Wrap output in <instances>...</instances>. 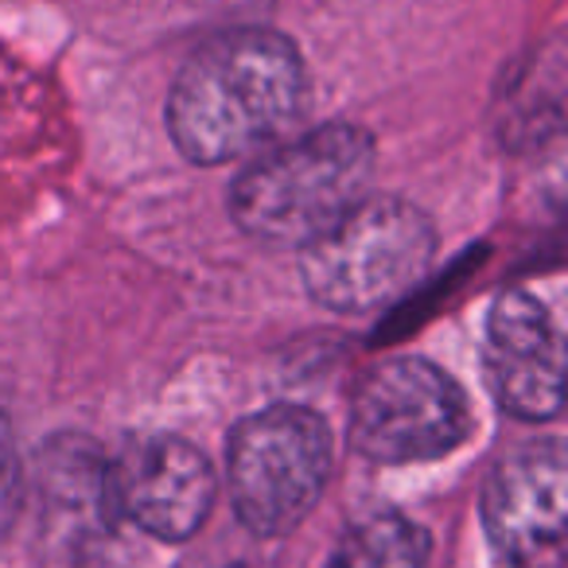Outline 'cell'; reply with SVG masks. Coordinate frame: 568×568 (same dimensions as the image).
<instances>
[{"instance_id":"7","label":"cell","mask_w":568,"mask_h":568,"mask_svg":"<svg viewBox=\"0 0 568 568\" xmlns=\"http://www.w3.org/2000/svg\"><path fill=\"white\" fill-rule=\"evenodd\" d=\"M118 518L156 541H191L219 498V475L191 440L152 433L133 440L110 464Z\"/></svg>"},{"instance_id":"11","label":"cell","mask_w":568,"mask_h":568,"mask_svg":"<svg viewBox=\"0 0 568 568\" xmlns=\"http://www.w3.org/2000/svg\"><path fill=\"white\" fill-rule=\"evenodd\" d=\"M20 498H24V464H20L17 433H12L9 417L0 413V526L12 521Z\"/></svg>"},{"instance_id":"2","label":"cell","mask_w":568,"mask_h":568,"mask_svg":"<svg viewBox=\"0 0 568 568\" xmlns=\"http://www.w3.org/2000/svg\"><path fill=\"white\" fill-rule=\"evenodd\" d=\"M378 149L371 129L327 121L261 149L230 187V219L265 245H308L366 199Z\"/></svg>"},{"instance_id":"10","label":"cell","mask_w":568,"mask_h":568,"mask_svg":"<svg viewBox=\"0 0 568 568\" xmlns=\"http://www.w3.org/2000/svg\"><path fill=\"white\" fill-rule=\"evenodd\" d=\"M433 537L405 514H374L343 537L332 568H425Z\"/></svg>"},{"instance_id":"1","label":"cell","mask_w":568,"mask_h":568,"mask_svg":"<svg viewBox=\"0 0 568 568\" xmlns=\"http://www.w3.org/2000/svg\"><path fill=\"white\" fill-rule=\"evenodd\" d=\"M308 110L301 48L273 28L206 40L168 90L164 121L191 164H226L284 141Z\"/></svg>"},{"instance_id":"6","label":"cell","mask_w":568,"mask_h":568,"mask_svg":"<svg viewBox=\"0 0 568 568\" xmlns=\"http://www.w3.org/2000/svg\"><path fill=\"white\" fill-rule=\"evenodd\" d=\"M483 526L510 568H565L568 459L560 440H537L498 459L483 483Z\"/></svg>"},{"instance_id":"9","label":"cell","mask_w":568,"mask_h":568,"mask_svg":"<svg viewBox=\"0 0 568 568\" xmlns=\"http://www.w3.org/2000/svg\"><path fill=\"white\" fill-rule=\"evenodd\" d=\"M36 490L43 503V526L71 549L102 541L118 526L110 464L82 436H55L36 467Z\"/></svg>"},{"instance_id":"8","label":"cell","mask_w":568,"mask_h":568,"mask_svg":"<svg viewBox=\"0 0 568 568\" xmlns=\"http://www.w3.org/2000/svg\"><path fill=\"white\" fill-rule=\"evenodd\" d=\"M487 382L518 420H552L565 402V347L549 308L526 288H506L487 316Z\"/></svg>"},{"instance_id":"5","label":"cell","mask_w":568,"mask_h":568,"mask_svg":"<svg viewBox=\"0 0 568 568\" xmlns=\"http://www.w3.org/2000/svg\"><path fill=\"white\" fill-rule=\"evenodd\" d=\"M471 405L448 371L417 355L371 366L351 389L347 436L371 464H428L471 436Z\"/></svg>"},{"instance_id":"3","label":"cell","mask_w":568,"mask_h":568,"mask_svg":"<svg viewBox=\"0 0 568 568\" xmlns=\"http://www.w3.org/2000/svg\"><path fill=\"white\" fill-rule=\"evenodd\" d=\"M436 257V226L420 206L366 195L339 222L301 245L308 296L339 316H371L413 293Z\"/></svg>"},{"instance_id":"4","label":"cell","mask_w":568,"mask_h":568,"mask_svg":"<svg viewBox=\"0 0 568 568\" xmlns=\"http://www.w3.org/2000/svg\"><path fill=\"white\" fill-rule=\"evenodd\" d=\"M332 479V428L304 405H268L226 440V490L253 537L293 534Z\"/></svg>"}]
</instances>
